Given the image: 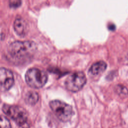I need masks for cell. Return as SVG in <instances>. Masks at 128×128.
Here are the masks:
<instances>
[{
	"mask_svg": "<svg viewBox=\"0 0 128 128\" xmlns=\"http://www.w3.org/2000/svg\"><path fill=\"white\" fill-rule=\"evenodd\" d=\"M36 49V44L33 41H17L9 45L8 53L13 60H25L32 57L34 55Z\"/></svg>",
	"mask_w": 128,
	"mask_h": 128,
	"instance_id": "cell-1",
	"label": "cell"
},
{
	"mask_svg": "<svg viewBox=\"0 0 128 128\" xmlns=\"http://www.w3.org/2000/svg\"><path fill=\"white\" fill-rule=\"evenodd\" d=\"M0 128H11V125L8 119L4 116H0Z\"/></svg>",
	"mask_w": 128,
	"mask_h": 128,
	"instance_id": "cell-10",
	"label": "cell"
},
{
	"mask_svg": "<svg viewBox=\"0 0 128 128\" xmlns=\"http://www.w3.org/2000/svg\"><path fill=\"white\" fill-rule=\"evenodd\" d=\"M87 82V78L83 72H78L73 73L68 77L65 82L67 90L73 92L81 90Z\"/></svg>",
	"mask_w": 128,
	"mask_h": 128,
	"instance_id": "cell-5",
	"label": "cell"
},
{
	"mask_svg": "<svg viewBox=\"0 0 128 128\" xmlns=\"http://www.w3.org/2000/svg\"><path fill=\"white\" fill-rule=\"evenodd\" d=\"M14 84V77L12 72L5 68H0V92L9 90Z\"/></svg>",
	"mask_w": 128,
	"mask_h": 128,
	"instance_id": "cell-6",
	"label": "cell"
},
{
	"mask_svg": "<svg viewBox=\"0 0 128 128\" xmlns=\"http://www.w3.org/2000/svg\"><path fill=\"white\" fill-rule=\"evenodd\" d=\"M27 84L35 89H40L45 86L48 81V75L44 71L38 68H30L25 74Z\"/></svg>",
	"mask_w": 128,
	"mask_h": 128,
	"instance_id": "cell-3",
	"label": "cell"
},
{
	"mask_svg": "<svg viewBox=\"0 0 128 128\" xmlns=\"http://www.w3.org/2000/svg\"><path fill=\"white\" fill-rule=\"evenodd\" d=\"M117 92L121 96H126L128 94V90L125 87L122 85H118Z\"/></svg>",
	"mask_w": 128,
	"mask_h": 128,
	"instance_id": "cell-11",
	"label": "cell"
},
{
	"mask_svg": "<svg viewBox=\"0 0 128 128\" xmlns=\"http://www.w3.org/2000/svg\"><path fill=\"white\" fill-rule=\"evenodd\" d=\"M21 4V1H10V5L12 7H14V8H17L19 6H20Z\"/></svg>",
	"mask_w": 128,
	"mask_h": 128,
	"instance_id": "cell-12",
	"label": "cell"
},
{
	"mask_svg": "<svg viewBox=\"0 0 128 128\" xmlns=\"http://www.w3.org/2000/svg\"><path fill=\"white\" fill-rule=\"evenodd\" d=\"M2 109L6 115L17 123L19 128H30L28 114L24 108L19 106L5 104Z\"/></svg>",
	"mask_w": 128,
	"mask_h": 128,
	"instance_id": "cell-2",
	"label": "cell"
},
{
	"mask_svg": "<svg viewBox=\"0 0 128 128\" xmlns=\"http://www.w3.org/2000/svg\"><path fill=\"white\" fill-rule=\"evenodd\" d=\"M107 67L106 62L100 61L93 64L89 69V73L94 76L98 75L105 71Z\"/></svg>",
	"mask_w": 128,
	"mask_h": 128,
	"instance_id": "cell-8",
	"label": "cell"
},
{
	"mask_svg": "<svg viewBox=\"0 0 128 128\" xmlns=\"http://www.w3.org/2000/svg\"><path fill=\"white\" fill-rule=\"evenodd\" d=\"M14 28L17 34L20 37H25L28 32V25L27 22L21 18L15 20Z\"/></svg>",
	"mask_w": 128,
	"mask_h": 128,
	"instance_id": "cell-7",
	"label": "cell"
},
{
	"mask_svg": "<svg viewBox=\"0 0 128 128\" xmlns=\"http://www.w3.org/2000/svg\"><path fill=\"white\" fill-rule=\"evenodd\" d=\"M39 100L38 94L34 91L28 92L25 97L26 103L30 105H35Z\"/></svg>",
	"mask_w": 128,
	"mask_h": 128,
	"instance_id": "cell-9",
	"label": "cell"
},
{
	"mask_svg": "<svg viewBox=\"0 0 128 128\" xmlns=\"http://www.w3.org/2000/svg\"><path fill=\"white\" fill-rule=\"evenodd\" d=\"M50 107L58 119L63 122L70 121L73 115L72 106L63 101H52L50 102Z\"/></svg>",
	"mask_w": 128,
	"mask_h": 128,
	"instance_id": "cell-4",
	"label": "cell"
}]
</instances>
